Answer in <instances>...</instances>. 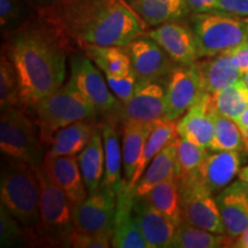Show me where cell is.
I'll return each instance as SVG.
<instances>
[{"mask_svg":"<svg viewBox=\"0 0 248 248\" xmlns=\"http://www.w3.org/2000/svg\"><path fill=\"white\" fill-rule=\"evenodd\" d=\"M1 51L16 69L21 102L30 108L63 85L67 59L76 49L36 12L23 26L4 36Z\"/></svg>","mask_w":248,"mask_h":248,"instance_id":"1","label":"cell"},{"mask_svg":"<svg viewBox=\"0 0 248 248\" xmlns=\"http://www.w3.org/2000/svg\"><path fill=\"white\" fill-rule=\"evenodd\" d=\"M36 12L76 51L85 45L125 47L147 29L126 0H57Z\"/></svg>","mask_w":248,"mask_h":248,"instance_id":"2","label":"cell"},{"mask_svg":"<svg viewBox=\"0 0 248 248\" xmlns=\"http://www.w3.org/2000/svg\"><path fill=\"white\" fill-rule=\"evenodd\" d=\"M5 156L0 176V200L26 229L28 246L33 247L40 210L38 168L24 161Z\"/></svg>","mask_w":248,"mask_h":248,"instance_id":"3","label":"cell"},{"mask_svg":"<svg viewBox=\"0 0 248 248\" xmlns=\"http://www.w3.org/2000/svg\"><path fill=\"white\" fill-rule=\"evenodd\" d=\"M47 148L55 132L83 120H99L94 105L70 80L29 108Z\"/></svg>","mask_w":248,"mask_h":248,"instance_id":"4","label":"cell"},{"mask_svg":"<svg viewBox=\"0 0 248 248\" xmlns=\"http://www.w3.org/2000/svg\"><path fill=\"white\" fill-rule=\"evenodd\" d=\"M40 186L39 225L33 247H69L74 232L73 204L42 168L37 169Z\"/></svg>","mask_w":248,"mask_h":248,"instance_id":"5","label":"cell"},{"mask_svg":"<svg viewBox=\"0 0 248 248\" xmlns=\"http://www.w3.org/2000/svg\"><path fill=\"white\" fill-rule=\"evenodd\" d=\"M0 148L7 156L24 161L35 168L42 167L46 147L29 108L18 105L1 109Z\"/></svg>","mask_w":248,"mask_h":248,"instance_id":"6","label":"cell"},{"mask_svg":"<svg viewBox=\"0 0 248 248\" xmlns=\"http://www.w3.org/2000/svg\"><path fill=\"white\" fill-rule=\"evenodd\" d=\"M188 26L201 58L229 52L248 40V18L224 12L192 13Z\"/></svg>","mask_w":248,"mask_h":248,"instance_id":"7","label":"cell"},{"mask_svg":"<svg viewBox=\"0 0 248 248\" xmlns=\"http://www.w3.org/2000/svg\"><path fill=\"white\" fill-rule=\"evenodd\" d=\"M69 80L94 105L101 121L122 125V104L110 91L99 68L84 52L77 49L69 55Z\"/></svg>","mask_w":248,"mask_h":248,"instance_id":"8","label":"cell"},{"mask_svg":"<svg viewBox=\"0 0 248 248\" xmlns=\"http://www.w3.org/2000/svg\"><path fill=\"white\" fill-rule=\"evenodd\" d=\"M177 183L181 194L182 221L214 233L225 234L216 197L204 187L197 171L177 179Z\"/></svg>","mask_w":248,"mask_h":248,"instance_id":"9","label":"cell"},{"mask_svg":"<svg viewBox=\"0 0 248 248\" xmlns=\"http://www.w3.org/2000/svg\"><path fill=\"white\" fill-rule=\"evenodd\" d=\"M117 193L106 185L73 207L74 230L82 233L114 232Z\"/></svg>","mask_w":248,"mask_h":248,"instance_id":"10","label":"cell"},{"mask_svg":"<svg viewBox=\"0 0 248 248\" xmlns=\"http://www.w3.org/2000/svg\"><path fill=\"white\" fill-rule=\"evenodd\" d=\"M131 61V70L137 79V86L167 79L177 66L155 40L144 33L133 39L125 47Z\"/></svg>","mask_w":248,"mask_h":248,"instance_id":"11","label":"cell"},{"mask_svg":"<svg viewBox=\"0 0 248 248\" xmlns=\"http://www.w3.org/2000/svg\"><path fill=\"white\" fill-rule=\"evenodd\" d=\"M199 76L192 66L173 68L166 80V114L163 119L177 121L204 94Z\"/></svg>","mask_w":248,"mask_h":248,"instance_id":"12","label":"cell"},{"mask_svg":"<svg viewBox=\"0 0 248 248\" xmlns=\"http://www.w3.org/2000/svg\"><path fill=\"white\" fill-rule=\"evenodd\" d=\"M179 66H192L200 59L197 40L188 23L167 22L145 32Z\"/></svg>","mask_w":248,"mask_h":248,"instance_id":"13","label":"cell"},{"mask_svg":"<svg viewBox=\"0 0 248 248\" xmlns=\"http://www.w3.org/2000/svg\"><path fill=\"white\" fill-rule=\"evenodd\" d=\"M161 80H153L137 86L129 100L121 102V122L129 120L153 122L163 119L167 106L166 83Z\"/></svg>","mask_w":248,"mask_h":248,"instance_id":"14","label":"cell"},{"mask_svg":"<svg viewBox=\"0 0 248 248\" xmlns=\"http://www.w3.org/2000/svg\"><path fill=\"white\" fill-rule=\"evenodd\" d=\"M40 168L58 187L66 193L73 206L79 203L89 195L77 155L51 156L45 154Z\"/></svg>","mask_w":248,"mask_h":248,"instance_id":"15","label":"cell"},{"mask_svg":"<svg viewBox=\"0 0 248 248\" xmlns=\"http://www.w3.org/2000/svg\"><path fill=\"white\" fill-rule=\"evenodd\" d=\"M132 212L139 230L150 248L171 247L177 226L168 217L155 208L146 198L136 195Z\"/></svg>","mask_w":248,"mask_h":248,"instance_id":"16","label":"cell"},{"mask_svg":"<svg viewBox=\"0 0 248 248\" xmlns=\"http://www.w3.org/2000/svg\"><path fill=\"white\" fill-rule=\"evenodd\" d=\"M225 234L231 240L237 239L248 228V186L235 181L216 195Z\"/></svg>","mask_w":248,"mask_h":248,"instance_id":"17","label":"cell"},{"mask_svg":"<svg viewBox=\"0 0 248 248\" xmlns=\"http://www.w3.org/2000/svg\"><path fill=\"white\" fill-rule=\"evenodd\" d=\"M193 67L204 92L214 93L224 90L240 79L241 70L231 52L201 58Z\"/></svg>","mask_w":248,"mask_h":248,"instance_id":"18","label":"cell"},{"mask_svg":"<svg viewBox=\"0 0 248 248\" xmlns=\"http://www.w3.org/2000/svg\"><path fill=\"white\" fill-rule=\"evenodd\" d=\"M241 152L213 151L197 170L201 183L209 192L217 195L223 188L230 185L240 171Z\"/></svg>","mask_w":248,"mask_h":248,"instance_id":"19","label":"cell"},{"mask_svg":"<svg viewBox=\"0 0 248 248\" xmlns=\"http://www.w3.org/2000/svg\"><path fill=\"white\" fill-rule=\"evenodd\" d=\"M214 111L212 94L206 92L193 107L177 120L179 137L208 148L215 132Z\"/></svg>","mask_w":248,"mask_h":248,"instance_id":"20","label":"cell"},{"mask_svg":"<svg viewBox=\"0 0 248 248\" xmlns=\"http://www.w3.org/2000/svg\"><path fill=\"white\" fill-rule=\"evenodd\" d=\"M133 200H135V194L131 188H129L128 182L125 181L122 188L117 192L111 247L150 248L133 217Z\"/></svg>","mask_w":248,"mask_h":248,"instance_id":"21","label":"cell"},{"mask_svg":"<svg viewBox=\"0 0 248 248\" xmlns=\"http://www.w3.org/2000/svg\"><path fill=\"white\" fill-rule=\"evenodd\" d=\"M100 125L99 120H83L58 130L49 141L46 154L51 156L79 154Z\"/></svg>","mask_w":248,"mask_h":248,"instance_id":"22","label":"cell"},{"mask_svg":"<svg viewBox=\"0 0 248 248\" xmlns=\"http://www.w3.org/2000/svg\"><path fill=\"white\" fill-rule=\"evenodd\" d=\"M157 121V120H156ZM129 120L122 123V154L124 181L128 183L137 170L138 163L141 159L142 152L155 122Z\"/></svg>","mask_w":248,"mask_h":248,"instance_id":"23","label":"cell"},{"mask_svg":"<svg viewBox=\"0 0 248 248\" xmlns=\"http://www.w3.org/2000/svg\"><path fill=\"white\" fill-rule=\"evenodd\" d=\"M146 27L183 21L192 14L185 0H126Z\"/></svg>","mask_w":248,"mask_h":248,"instance_id":"24","label":"cell"},{"mask_svg":"<svg viewBox=\"0 0 248 248\" xmlns=\"http://www.w3.org/2000/svg\"><path fill=\"white\" fill-rule=\"evenodd\" d=\"M101 133L105 151V172L101 184L117 193L125 182L122 178L123 154L120 145L119 125L101 121Z\"/></svg>","mask_w":248,"mask_h":248,"instance_id":"25","label":"cell"},{"mask_svg":"<svg viewBox=\"0 0 248 248\" xmlns=\"http://www.w3.org/2000/svg\"><path fill=\"white\" fill-rule=\"evenodd\" d=\"M177 139L178 137L170 141L148 164L132 190L136 197H145L155 185L175 177Z\"/></svg>","mask_w":248,"mask_h":248,"instance_id":"26","label":"cell"},{"mask_svg":"<svg viewBox=\"0 0 248 248\" xmlns=\"http://www.w3.org/2000/svg\"><path fill=\"white\" fill-rule=\"evenodd\" d=\"M78 163L83 181L89 193L100 187L105 172V151L101 125L93 133L91 140L78 154Z\"/></svg>","mask_w":248,"mask_h":248,"instance_id":"27","label":"cell"},{"mask_svg":"<svg viewBox=\"0 0 248 248\" xmlns=\"http://www.w3.org/2000/svg\"><path fill=\"white\" fill-rule=\"evenodd\" d=\"M178 137L177 131V121H168L164 119H160L155 122V125L152 130L150 137H148L146 145H145L144 152H142L141 159L139 161L137 170L131 179V182L128 183L129 188L133 190L136 183L141 177L145 170L148 167V164L152 162V160L163 150L170 141Z\"/></svg>","mask_w":248,"mask_h":248,"instance_id":"28","label":"cell"},{"mask_svg":"<svg viewBox=\"0 0 248 248\" xmlns=\"http://www.w3.org/2000/svg\"><path fill=\"white\" fill-rule=\"evenodd\" d=\"M105 75H125L131 73V61L125 48L120 46L85 45L80 48Z\"/></svg>","mask_w":248,"mask_h":248,"instance_id":"29","label":"cell"},{"mask_svg":"<svg viewBox=\"0 0 248 248\" xmlns=\"http://www.w3.org/2000/svg\"><path fill=\"white\" fill-rule=\"evenodd\" d=\"M233 240L226 234L214 233L212 231L197 228L181 222L176 228L171 244L172 248H219L230 247Z\"/></svg>","mask_w":248,"mask_h":248,"instance_id":"30","label":"cell"},{"mask_svg":"<svg viewBox=\"0 0 248 248\" xmlns=\"http://www.w3.org/2000/svg\"><path fill=\"white\" fill-rule=\"evenodd\" d=\"M145 198L177 226L182 222L181 194L176 177L155 185Z\"/></svg>","mask_w":248,"mask_h":248,"instance_id":"31","label":"cell"},{"mask_svg":"<svg viewBox=\"0 0 248 248\" xmlns=\"http://www.w3.org/2000/svg\"><path fill=\"white\" fill-rule=\"evenodd\" d=\"M212 100L215 111L235 121L248 107V88L239 79L234 84L212 94Z\"/></svg>","mask_w":248,"mask_h":248,"instance_id":"32","label":"cell"},{"mask_svg":"<svg viewBox=\"0 0 248 248\" xmlns=\"http://www.w3.org/2000/svg\"><path fill=\"white\" fill-rule=\"evenodd\" d=\"M215 132L209 151H246L243 132L233 120L214 111Z\"/></svg>","mask_w":248,"mask_h":248,"instance_id":"33","label":"cell"},{"mask_svg":"<svg viewBox=\"0 0 248 248\" xmlns=\"http://www.w3.org/2000/svg\"><path fill=\"white\" fill-rule=\"evenodd\" d=\"M208 148L185 140L178 136L176 154V179H182L197 171L206 159Z\"/></svg>","mask_w":248,"mask_h":248,"instance_id":"34","label":"cell"},{"mask_svg":"<svg viewBox=\"0 0 248 248\" xmlns=\"http://www.w3.org/2000/svg\"><path fill=\"white\" fill-rule=\"evenodd\" d=\"M36 14L27 0H0V28L2 36L23 26Z\"/></svg>","mask_w":248,"mask_h":248,"instance_id":"35","label":"cell"},{"mask_svg":"<svg viewBox=\"0 0 248 248\" xmlns=\"http://www.w3.org/2000/svg\"><path fill=\"white\" fill-rule=\"evenodd\" d=\"M22 105L16 69L7 54L1 51L0 57V108Z\"/></svg>","mask_w":248,"mask_h":248,"instance_id":"36","label":"cell"},{"mask_svg":"<svg viewBox=\"0 0 248 248\" xmlns=\"http://www.w3.org/2000/svg\"><path fill=\"white\" fill-rule=\"evenodd\" d=\"M0 246H28L26 229L2 204L0 207Z\"/></svg>","mask_w":248,"mask_h":248,"instance_id":"37","label":"cell"},{"mask_svg":"<svg viewBox=\"0 0 248 248\" xmlns=\"http://www.w3.org/2000/svg\"><path fill=\"white\" fill-rule=\"evenodd\" d=\"M106 76L107 84L110 91L119 99L121 102L129 100L137 89V79L133 73L125 74V75H105Z\"/></svg>","mask_w":248,"mask_h":248,"instance_id":"38","label":"cell"},{"mask_svg":"<svg viewBox=\"0 0 248 248\" xmlns=\"http://www.w3.org/2000/svg\"><path fill=\"white\" fill-rule=\"evenodd\" d=\"M113 232L101 233H82L74 230L70 237L69 247L73 248H108L111 247Z\"/></svg>","mask_w":248,"mask_h":248,"instance_id":"39","label":"cell"},{"mask_svg":"<svg viewBox=\"0 0 248 248\" xmlns=\"http://www.w3.org/2000/svg\"><path fill=\"white\" fill-rule=\"evenodd\" d=\"M219 11L248 18V0H218Z\"/></svg>","mask_w":248,"mask_h":248,"instance_id":"40","label":"cell"},{"mask_svg":"<svg viewBox=\"0 0 248 248\" xmlns=\"http://www.w3.org/2000/svg\"><path fill=\"white\" fill-rule=\"evenodd\" d=\"M235 248H248V228L234 240L233 246Z\"/></svg>","mask_w":248,"mask_h":248,"instance_id":"41","label":"cell"},{"mask_svg":"<svg viewBox=\"0 0 248 248\" xmlns=\"http://www.w3.org/2000/svg\"><path fill=\"white\" fill-rule=\"evenodd\" d=\"M27 1L32 6L36 11H38V9L48 7V6H51L54 1H57V0H27Z\"/></svg>","mask_w":248,"mask_h":248,"instance_id":"42","label":"cell"},{"mask_svg":"<svg viewBox=\"0 0 248 248\" xmlns=\"http://www.w3.org/2000/svg\"><path fill=\"white\" fill-rule=\"evenodd\" d=\"M234 122L237 123V125L239 126L240 129L248 128V107L245 109L244 113L234 121Z\"/></svg>","mask_w":248,"mask_h":248,"instance_id":"43","label":"cell"},{"mask_svg":"<svg viewBox=\"0 0 248 248\" xmlns=\"http://www.w3.org/2000/svg\"><path fill=\"white\" fill-rule=\"evenodd\" d=\"M238 176H239L240 181H243L245 184L248 186V166L241 168L239 173H238Z\"/></svg>","mask_w":248,"mask_h":248,"instance_id":"44","label":"cell"},{"mask_svg":"<svg viewBox=\"0 0 248 248\" xmlns=\"http://www.w3.org/2000/svg\"><path fill=\"white\" fill-rule=\"evenodd\" d=\"M240 79L243 80V82L245 83V84H246V86L248 88V71H245V73L241 74Z\"/></svg>","mask_w":248,"mask_h":248,"instance_id":"45","label":"cell"},{"mask_svg":"<svg viewBox=\"0 0 248 248\" xmlns=\"http://www.w3.org/2000/svg\"><path fill=\"white\" fill-rule=\"evenodd\" d=\"M240 130H241V132H243L245 140L248 141V128H246V129H240Z\"/></svg>","mask_w":248,"mask_h":248,"instance_id":"46","label":"cell"}]
</instances>
